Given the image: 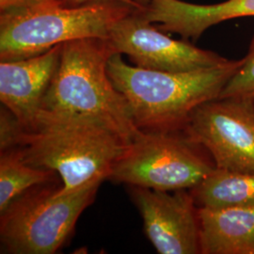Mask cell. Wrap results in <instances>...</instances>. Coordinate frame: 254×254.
Wrapping results in <instances>:
<instances>
[{
	"instance_id": "cell-14",
	"label": "cell",
	"mask_w": 254,
	"mask_h": 254,
	"mask_svg": "<svg viewBox=\"0 0 254 254\" xmlns=\"http://www.w3.org/2000/svg\"><path fill=\"white\" fill-rule=\"evenodd\" d=\"M56 173L26 163L17 148L0 154V213L26 191L50 184Z\"/></svg>"
},
{
	"instance_id": "cell-13",
	"label": "cell",
	"mask_w": 254,
	"mask_h": 254,
	"mask_svg": "<svg viewBox=\"0 0 254 254\" xmlns=\"http://www.w3.org/2000/svg\"><path fill=\"white\" fill-rule=\"evenodd\" d=\"M190 191L199 208L254 206V173L215 168Z\"/></svg>"
},
{
	"instance_id": "cell-3",
	"label": "cell",
	"mask_w": 254,
	"mask_h": 254,
	"mask_svg": "<svg viewBox=\"0 0 254 254\" xmlns=\"http://www.w3.org/2000/svg\"><path fill=\"white\" fill-rule=\"evenodd\" d=\"M115 53L109 39L64 43L41 108L96 119L130 143L141 131L133 122L127 99L109 77L108 64Z\"/></svg>"
},
{
	"instance_id": "cell-1",
	"label": "cell",
	"mask_w": 254,
	"mask_h": 254,
	"mask_svg": "<svg viewBox=\"0 0 254 254\" xmlns=\"http://www.w3.org/2000/svg\"><path fill=\"white\" fill-rule=\"evenodd\" d=\"M128 142L96 119L41 109L26 124L18 120L11 148L26 163L60 175V193L109 179Z\"/></svg>"
},
{
	"instance_id": "cell-5",
	"label": "cell",
	"mask_w": 254,
	"mask_h": 254,
	"mask_svg": "<svg viewBox=\"0 0 254 254\" xmlns=\"http://www.w3.org/2000/svg\"><path fill=\"white\" fill-rule=\"evenodd\" d=\"M102 184L92 182L77 190L37 186L0 213L2 251L11 254H53L71 236L83 211L91 205Z\"/></svg>"
},
{
	"instance_id": "cell-7",
	"label": "cell",
	"mask_w": 254,
	"mask_h": 254,
	"mask_svg": "<svg viewBox=\"0 0 254 254\" xmlns=\"http://www.w3.org/2000/svg\"><path fill=\"white\" fill-rule=\"evenodd\" d=\"M182 132L208 153L216 168L254 173V101H208L193 111Z\"/></svg>"
},
{
	"instance_id": "cell-18",
	"label": "cell",
	"mask_w": 254,
	"mask_h": 254,
	"mask_svg": "<svg viewBox=\"0 0 254 254\" xmlns=\"http://www.w3.org/2000/svg\"><path fill=\"white\" fill-rule=\"evenodd\" d=\"M134 1L141 7H146L152 0H134Z\"/></svg>"
},
{
	"instance_id": "cell-2",
	"label": "cell",
	"mask_w": 254,
	"mask_h": 254,
	"mask_svg": "<svg viewBox=\"0 0 254 254\" xmlns=\"http://www.w3.org/2000/svg\"><path fill=\"white\" fill-rule=\"evenodd\" d=\"M243 64H226L188 72H166L131 66L115 53L108 73L127 99L136 127L143 132H182L193 111L219 97L227 82Z\"/></svg>"
},
{
	"instance_id": "cell-8",
	"label": "cell",
	"mask_w": 254,
	"mask_h": 254,
	"mask_svg": "<svg viewBox=\"0 0 254 254\" xmlns=\"http://www.w3.org/2000/svg\"><path fill=\"white\" fill-rule=\"evenodd\" d=\"M143 8V7H142ZM135 9L112 27L109 40L117 53L135 66L156 71L188 72L226 64L228 59L188 42L175 40L154 27Z\"/></svg>"
},
{
	"instance_id": "cell-6",
	"label": "cell",
	"mask_w": 254,
	"mask_h": 254,
	"mask_svg": "<svg viewBox=\"0 0 254 254\" xmlns=\"http://www.w3.org/2000/svg\"><path fill=\"white\" fill-rule=\"evenodd\" d=\"M215 168L208 153L183 132L141 131L114 163L109 179L154 190H191Z\"/></svg>"
},
{
	"instance_id": "cell-15",
	"label": "cell",
	"mask_w": 254,
	"mask_h": 254,
	"mask_svg": "<svg viewBox=\"0 0 254 254\" xmlns=\"http://www.w3.org/2000/svg\"><path fill=\"white\" fill-rule=\"evenodd\" d=\"M218 98H240L254 101V36L243 64L227 82Z\"/></svg>"
},
{
	"instance_id": "cell-17",
	"label": "cell",
	"mask_w": 254,
	"mask_h": 254,
	"mask_svg": "<svg viewBox=\"0 0 254 254\" xmlns=\"http://www.w3.org/2000/svg\"><path fill=\"white\" fill-rule=\"evenodd\" d=\"M94 1H100V0H69V4L68 6H78V5H82V4H86V3H90V2H94ZM118 1H122L124 3L129 4L131 6H134L136 8H142L141 6H139L138 4H136L134 0H118Z\"/></svg>"
},
{
	"instance_id": "cell-4",
	"label": "cell",
	"mask_w": 254,
	"mask_h": 254,
	"mask_svg": "<svg viewBox=\"0 0 254 254\" xmlns=\"http://www.w3.org/2000/svg\"><path fill=\"white\" fill-rule=\"evenodd\" d=\"M138 9L118 0L78 6L46 4L0 13V61L43 54L57 45L83 38L109 39L119 21Z\"/></svg>"
},
{
	"instance_id": "cell-9",
	"label": "cell",
	"mask_w": 254,
	"mask_h": 254,
	"mask_svg": "<svg viewBox=\"0 0 254 254\" xmlns=\"http://www.w3.org/2000/svg\"><path fill=\"white\" fill-rule=\"evenodd\" d=\"M148 239L160 254H200L199 207L190 190L132 187Z\"/></svg>"
},
{
	"instance_id": "cell-16",
	"label": "cell",
	"mask_w": 254,
	"mask_h": 254,
	"mask_svg": "<svg viewBox=\"0 0 254 254\" xmlns=\"http://www.w3.org/2000/svg\"><path fill=\"white\" fill-rule=\"evenodd\" d=\"M46 4H63L68 6L69 0H0V13L28 9Z\"/></svg>"
},
{
	"instance_id": "cell-10",
	"label": "cell",
	"mask_w": 254,
	"mask_h": 254,
	"mask_svg": "<svg viewBox=\"0 0 254 254\" xmlns=\"http://www.w3.org/2000/svg\"><path fill=\"white\" fill-rule=\"evenodd\" d=\"M63 45L43 54L0 63V101L20 124H26L41 109L60 64Z\"/></svg>"
},
{
	"instance_id": "cell-11",
	"label": "cell",
	"mask_w": 254,
	"mask_h": 254,
	"mask_svg": "<svg viewBox=\"0 0 254 254\" xmlns=\"http://www.w3.org/2000/svg\"><path fill=\"white\" fill-rule=\"evenodd\" d=\"M140 12L165 33L178 34L194 42L211 27L233 19L254 17V0H225L198 5L182 0H152Z\"/></svg>"
},
{
	"instance_id": "cell-12",
	"label": "cell",
	"mask_w": 254,
	"mask_h": 254,
	"mask_svg": "<svg viewBox=\"0 0 254 254\" xmlns=\"http://www.w3.org/2000/svg\"><path fill=\"white\" fill-rule=\"evenodd\" d=\"M200 254H254V206L199 208Z\"/></svg>"
}]
</instances>
